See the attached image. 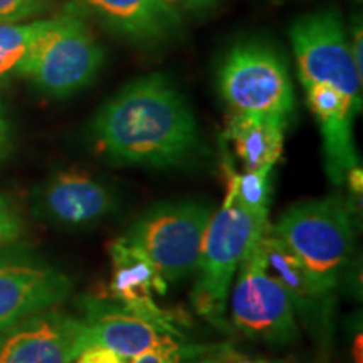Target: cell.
I'll return each mask as SVG.
<instances>
[{
  "instance_id": "1",
  "label": "cell",
  "mask_w": 363,
  "mask_h": 363,
  "mask_svg": "<svg viewBox=\"0 0 363 363\" xmlns=\"http://www.w3.org/2000/svg\"><path fill=\"white\" fill-rule=\"evenodd\" d=\"M91 128L113 162L157 169L187 160L199 140L192 108L163 74L126 84L103 104Z\"/></svg>"
},
{
  "instance_id": "2",
  "label": "cell",
  "mask_w": 363,
  "mask_h": 363,
  "mask_svg": "<svg viewBox=\"0 0 363 363\" xmlns=\"http://www.w3.org/2000/svg\"><path fill=\"white\" fill-rule=\"evenodd\" d=\"M269 233L278 238L326 293L333 294L353 251V224L343 199L331 195L288 207Z\"/></svg>"
},
{
  "instance_id": "3",
  "label": "cell",
  "mask_w": 363,
  "mask_h": 363,
  "mask_svg": "<svg viewBox=\"0 0 363 363\" xmlns=\"http://www.w3.org/2000/svg\"><path fill=\"white\" fill-rule=\"evenodd\" d=\"M267 224L269 220L251 214L230 195L212 214L203 235L199 279L192 294L194 306L211 323L225 325L227 298L235 271L252 244L264 234Z\"/></svg>"
},
{
  "instance_id": "4",
  "label": "cell",
  "mask_w": 363,
  "mask_h": 363,
  "mask_svg": "<svg viewBox=\"0 0 363 363\" xmlns=\"http://www.w3.org/2000/svg\"><path fill=\"white\" fill-rule=\"evenodd\" d=\"M104 61L101 45L79 17L45 19L35 38L22 76L44 93L65 98L96 78Z\"/></svg>"
},
{
  "instance_id": "5",
  "label": "cell",
  "mask_w": 363,
  "mask_h": 363,
  "mask_svg": "<svg viewBox=\"0 0 363 363\" xmlns=\"http://www.w3.org/2000/svg\"><path fill=\"white\" fill-rule=\"evenodd\" d=\"M212 214L201 202L160 203L143 212L123 238L147 254L167 283L180 281L197 271Z\"/></svg>"
},
{
  "instance_id": "6",
  "label": "cell",
  "mask_w": 363,
  "mask_h": 363,
  "mask_svg": "<svg viewBox=\"0 0 363 363\" xmlns=\"http://www.w3.org/2000/svg\"><path fill=\"white\" fill-rule=\"evenodd\" d=\"M230 318L235 330L266 343L288 345L298 338L296 310L288 291L267 269L261 238L239 266Z\"/></svg>"
},
{
  "instance_id": "7",
  "label": "cell",
  "mask_w": 363,
  "mask_h": 363,
  "mask_svg": "<svg viewBox=\"0 0 363 363\" xmlns=\"http://www.w3.org/2000/svg\"><path fill=\"white\" fill-rule=\"evenodd\" d=\"M219 89L234 113H259L288 120L294 110L288 67L279 54L264 44L235 45L220 66Z\"/></svg>"
},
{
  "instance_id": "8",
  "label": "cell",
  "mask_w": 363,
  "mask_h": 363,
  "mask_svg": "<svg viewBox=\"0 0 363 363\" xmlns=\"http://www.w3.org/2000/svg\"><path fill=\"white\" fill-rule=\"evenodd\" d=\"M301 84H330L362 110V74L353 61L348 33L335 11L301 17L289 30Z\"/></svg>"
},
{
  "instance_id": "9",
  "label": "cell",
  "mask_w": 363,
  "mask_h": 363,
  "mask_svg": "<svg viewBox=\"0 0 363 363\" xmlns=\"http://www.w3.org/2000/svg\"><path fill=\"white\" fill-rule=\"evenodd\" d=\"M88 345L84 320L51 308L0 331V363H72Z\"/></svg>"
},
{
  "instance_id": "10",
  "label": "cell",
  "mask_w": 363,
  "mask_h": 363,
  "mask_svg": "<svg viewBox=\"0 0 363 363\" xmlns=\"http://www.w3.org/2000/svg\"><path fill=\"white\" fill-rule=\"evenodd\" d=\"M71 279L48 262L21 252L0 254V331L69 296Z\"/></svg>"
},
{
  "instance_id": "11",
  "label": "cell",
  "mask_w": 363,
  "mask_h": 363,
  "mask_svg": "<svg viewBox=\"0 0 363 363\" xmlns=\"http://www.w3.org/2000/svg\"><path fill=\"white\" fill-rule=\"evenodd\" d=\"M84 323L91 343L110 348L125 360L150 350L182 343V335L153 323L115 299H84Z\"/></svg>"
},
{
  "instance_id": "12",
  "label": "cell",
  "mask_w": 363,
  "mask_h": 363,
  "mask_svg": "<svg viewBox=\"0 0 363 363\" xmlns=\"http://www.w3.org/2000/svg\"><path fill=\"white\" fill-rule=\"evenodd\" d=\"M110 257L111 298L153 323L182 335L172 323V316L155 301L157 294L162 296L167 293V281L147 254L130 240L120 238L111 242Z\"/></svg>"
},
{
  "instance_id": "13",
  "label": "cell",
  "mask_w": 363,
  "mask_h": 363,
  "mask_svg": "<svg viewBox=\"0 0 363 363\" xmlns=\"http://www.w3.org/2000/svg\"><path fill=\"white\" fill-rule=\"evenodd\" d=\"M303 88L323 136L326 175L331 184L342 185L348 174L360 167L353 143V120L360 110L330 84L313 83Z\"/></svg>"
},
{
  "instance_id": "14",
  "label": "cell",
  "mask_w": 363,
  "mask_h": 363,
  "mask_svg": "<svg viewBox=\"0 0 363 363\" xmlns=\"http://www.w3.org/2000/svg\"><path fill=\"white\" fill-rule=\"evenodd\" d=\"M35 208L45 219L79 227L101 220L115 208L110 190L81 170L59 172L35 195Z\"/></svg>"
},
{
  "instance_id": "15",
  "label": "cell",
  "mask_w": 363,
  "mask_h": 363,
  "mask_svg": "<svg viewBox=\"0 0 363 363\" xmlns=\"http://www.w3.org/2000/svg\"><path fill=\"white\" fill-rule=\"evenodd\" d=\"M91 13L116 34L142 44L169 39L182 17L165 0H79Z\"/></svg>"
},
{
  "instance_id": "16",
  "label": "cell",
  "mask_w": 363,
  "mask_h": 363,
  "mask_svg": "<svg viewBox=\"0 0 363 363\" xmlns=\"http://www.w3.org/2000/svg\"><path fill=\"white\" fill-rule=\"evenodd\" d=\"M261 246L267 269L288 291L294 310L305 313L306 318H311L316 323L328 320L333 294L326 293L316 283L305 264L278 238L269 233V224L264 234L261 235Z\"/></svg>"
},
{
  "instance_id": "17",
  "label": "cell",
  "mask_w": 363,
  "mask_h": 363,
  "mask_svg": "<svg viewBox=\"0 0 363 363\" xmlns=\"http://www.w3.org/2000/svg\"><path fill=\"white\" fill-rule=\"evenodd\" d=\"M286 120L259 113H234L224 140L230 145L244 172L274 167L283 153Z\"/></svg>"
},
{
  "instance_id": "18",
  "label": "cell",
  "mask_w": 363,
  "mask_h": 363,
  "mask_svg": "<svg viewBox=\"0 0 363 363\" xmlns=\"http://www.w3.org/2000/svg\"><path fill=\"white\" fill-rule=\"evenodd\" d=\"M45 21L0 24V83L12 76L22 74V67L29 56L35 38L43 30Z\"/></svg>"
},
{
  "instance_id": "19",
  "label": "cell",
  "mask_w": 363,
  "mask_h": 363,
  "mask_svg": "<svg viewBox=\"0 0 363 363\" xmlns=\"http://www.w3.org/2000/svg\"><path fill=\"white\" fill-rule=\"evenodd\" d=\"M274 167L244 172L242 175H234L230 180V197H234L240 206L247 208L254 216L267 219L271 203V172Z\"/></svg>"
},
{
  "instance_id": "20",
  "label": "cell",
  "mask_w": 363,
  "mask_h": 363,
  "mask_svg": "<svg viewBox=\"0 0 363 363\" xmlns=\"http://www.w3.org/2000/svg\"><path fill=\"white\" fill-rule=\"evenodd\" d=\"M24 234V219L11 197L0 194V249L16 242Z\"/></svg>"
},
{
  "instance_id": "21",
  "label": "cell",
  "mask_w": 363,
  "mask_h": 363,
  "mask_svg": "<svg viewBox=\"0 0 363 363\" xmlns=\"http://www.w3.org/2000/svg\"><path fill=\"white\" fill-rule=\"evenodd\" d=\"M48 0H0V24H19L38 13Z\"/></svg>"
},
{
  "instance_id": "22",
  "label": "cell",
  "mask_w": 363,
  "mask_h": 363,
  "mask_svg": "<svg viewBox=\"0 0 363 363\" xmlns=\"http://www.w3.org/2000/svg\"><path fill=\"white\" fill-rule=\"evenodd\" d=\"M192 352V348L185 347L184 343L174 345V347H163L150 350L142 355L135 357L130 363H182L185 357Z\"/></svg>"
},
{
  "instance_id": "23",
  "label": "cell",
  "mask_w": 363,
  "mask_h": 363,
  "mask_svg": "<svg viewBox=\"0 0 363 363\" xmlns=\"http://www.w3.org/2000/svg\"><path fill=\"white\" fill-rule=\"evenodd\" d=\"M72 363H126V360L103 345L91 343L74 357Z\"/></svg>"
},
{
  "instance_id": "24",
  "label": "cell",
  "mask_w": 363,
  "mask_h": 363,
  "mask_svg": "<svg viewBox=\"0 0 363 363\" xmlns=\"http://www.w3.org/2000/svg\"><path fill=\"white\" fill-rule=\"evenodd\" d=\"M202 363H271L264 358H257L233 350L230 347H220L212 353H203Z\"/></svg>"
},
{
  "instance_id": "25",
  "label": "cell",
  "mask_w": 363,
  "mask_h": 363,
  "mask_svg": "<svg viewBox=\"0 0 363 363\" xmlns=\"http://www.w3.org/2000/svg\"><path fill=\"white\" fill-rule=\"evenodd\" d=\"M169 7L179 13H195V12H206L211 11L219 4V0H165Z\"/></svg>"
},
{
  "instance_id": "26",
  "label": "cell",
  "mask_w": 363,
  "mask_h": 363,
  "mask_svg": "<svg viewBox=\"0 0 363 363\" xmlns=\"http://www.w3.org/2000/svg\"><path fill=\"white\" fill-rule=\"evenodd\" d=\"M7 142H9V123L6 120V113H4L2 103H0V157H2L4 152H6Z\"/></svg>"
}]
</instances>
